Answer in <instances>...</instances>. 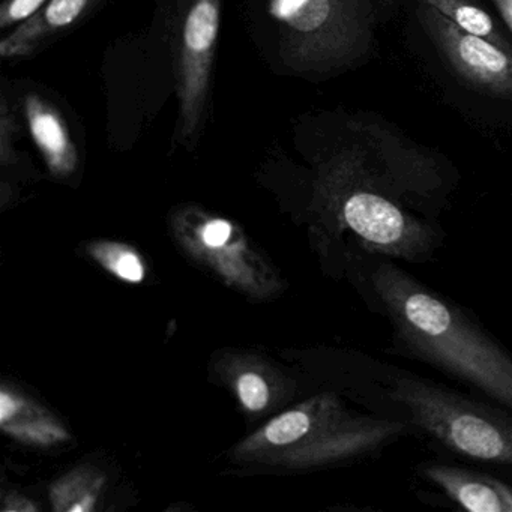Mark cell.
<instances>
[{
  "mask_svg": "<svg viewBox=\"0 0 512 512\" xmlns=\"http://www.w3.org/2000/svg\"><path fill=\"white\" fill-rule=\"evenodd\" d=\"M356 284L388 325L391 350L512 412V353L472 313L394 260L356 253Z\"/></svg>",
  "mask_w": 512,
  "mask_h": 512,
  "instance_id": "obj_1",
  "label": "cell"
},
{
  "mask_svg": "<svg viewBox=\"0 0 512 512\" xmlns=\"http://www.w3.org/2000/svg\"><path fill=\"white\" fill-rule=\"evenodd\" d=\"M368 406L407 422L442 451L512 473V412L476 395L373 359Z\"/></svg>",
  "mask_w": 512,
  "mask_h": 512,
  "instance_id": "obj_2",
  "label": "cell"
},
{
  "mask_svg": "<svg viewBox=\"0 0 512 512\" xmlns=\"http://www.w3.org/2000/svg\"><path fill=\"white\" fill-rule=\"evenodd\" d=\"M268 13L293 67H317L350 52L355 26L349 0H269Z\"/></svg>",
  "mask_w": 512,
  "mask_h": 512,
  "instance_id": "obj_3",
  "label": "cell"
},
{
  "mask_svg": "<svg viewBox=\"0 0 512 512\" xmlns=\"http://www.w3.org/2000/svg\"><path fill=\"white\" fill-rule=\"evenodd\" d=\"M223 0H190L178 32L176 89L179 136L193 139L202 124L211 88Z\"/></svg>",
  "mask_w": 512,
  "mask_h": 512,
  "instance_id": "obj_4",
  "label": "cell"
},
{
  "mask_svg": "<svg viewBox=\"0 0 512 512\" xmlns=\"http://www.w3.org/2000/svg\"><path fill=\"white\" fill-rule=\"evenodd\" d=\"M421 20L452 67L473 85L512 100V55L484 38L467 34L427 5Z\"/></svg>",
  "mask_w": 512,
  "mask_h": 512,
  "instance_id": "obj_5",
  "label": "cell"
},
{
  "mask_svg": "<svg viewBox=\"0 0 512 512\" xmlns=\"http://www.w3.org/2000/svg\"><path fill=\"white\" fill-rule=\"evenodd\" d=\"M418 476L449 505L470 512H512V484L482 470L442 460L418 466Z\"/></svg>",
  "mask_w": 512,
  "mask_h": 512,
  "instance_id": "obj_6",
  "label": "cell"
},
{
  "mask_svg": "<svg viewBox=\"0 0 512 512\" xmlns=\"http://www.w3.org/2000/svg\"><path fill=\"white\" fill-rule=\"evenodd\" d=\"M104 0H49L32 19L17 26L0 43L4 59L25 58L71 31L91 16Z\"/></svg>",
  "mask_w": 512,
  "mask_h": 512,
  "instance_id": "obj_7",
  "label": "cell"
},
{
  "mask_svg": "<svg viewBox=\"0 0 512 512\" xmlns=\"http://www.w3.org/2000/svg\"><path fill=\"white\" fill-rule=\"evenodd\" d=\"M25 115L32 140L49 169L58 176L73 172L79 154L59 110L40 95L29 94L25 98Z\"/></svg>",
  "mask_w": 512,
  "mask_h": 512,
  "instance_id": "obj_8",
  "label": "cell"
},
{
  "mask_svg": "<svg viewBox=\"0 0 512 512\" xmlns=\"http://www.w3.org/2000/svg\"><path fill=\"white\" fill-rule=\"evenodd\" d=\"M422 2L448 17L467 34L484 38L512 55V47L506 43L502 35L497 34L491 17L476 5L470 4L467 0H422Z\"/></svg>",
  "mask_w": 512,
  "mask_h": 512,
  "instance_id": "obj_9",
  "label": "cell"
},
{
  "mask_svg": "<svg viewBox=\"0 0 512 512\" xmlns=\"http://www.w3.org/2000/svg\"><path fill=\"white\" fill-rule=\"evenodd\" d=\"M313 428L310 415L305 412L284 413L280 418L272 421L266 428V437L274 445H289L307 436Z\"/></svg>",
  "mask_w": 512,
  "mask_h": 512,
  "instance_id": "obj_10",
  "label": "cell"
},
{
  "mask_svg": "<svg viewBox=\"0 0 512 512\" xmlns=\"http://www.w3.org/2000/svg\"><path fill=\"white\" fill-rule=\"evenodd\" d=\"M98 257L101 262L115 272L118 277L124 278L127 281H142L143 266L140 263L139 257L136 254L128 251L124 247H116V245H107V247H100L97 250Z\"/></svg>",
  "mask_w": 512,
  "mask_h": 512,
  "instance_id": "obj_11",
  "label": "cell"
},
{
  "mask_svg": "<svg viewBox=\"0 0 512 512\" xmlns=\"http://www.w3.org/2000/svg\"><path fill=\"white\" fill-rule=\"evenodd\" d=\"M47 2L49 0H5L0 7V29H16L46 7Z\"/></svg>",
  "mask_w": 512,
  "mask_h": 512,
  "instance_id": "obj_12",
  "label": "cell"
},
{
  "mask_svg": "<svg viewBox=\"0 0 512 512\" xmlns=\"http://www.w3.org/2000/svg\"><path fill=\"white\" fill-rule=\"evenodd\" d=\"M239 397L250 410H260L266 406L269 398L268 385L262 377L247 373L238 382Z\"/></svg>",
  "mask_w": 512,
  "mask_h": 512,
  "instance_id": "obj_13",
  "label": "cell"
},
{
  "mask_svg": "<svg viewBox=\"0 0 512 512\" xmlns=\"http://www.w3.org/2000/svg\"><path fill=\"white\" fill-rule=\"evenodd\" d=\"M19 134L16 116L11 112L8 101L2 97L0 103V158L2 163H8L14 155V140Z\"/></svg>",
  "mask_w": 512,
  "mask_h": 512,
  "instance_id": "obj_14",
  "label": "cell"
},
{
  "mask_svg": "<svg viewBox=\"0 0 512 512\" xmlns=\"http://www.w3.org/2000/svg\"><path fill=\"white\" fill-rule=\"evenodd\" d=\"M232 226L227 221L215 220L206 224L202 232V239L208 247L220 248L229 241Z\"/></svg>",
  "mask_w": 512,
  "mask_h": 512,
  "instance_id": "obj_15",
  "label": "cell"
},
{
  "mask_svg": "<svg viewBox=\"0 0 512 512\" xmlns=\"http://www.w3.org/2000/svg\"><path fill=\"white\" fill-rule=\"evenodd\" d=\"M494 4H496L500 16L512 31V0H494Z\"/></svg>",
  "mask_w": 512,
  "mask_h": 512,
  "instance_id": "obj_16",
  "label": "cell"
},
{
  "mask_svg": "<svg viewBox=\"0 0 512 512\" xmlns=\"http://www.w3.org/2000/svg\"><path fill=\"white\" fill-rule=\"evenodd\" d=\"M2 404H0V413H2V421L10 418V413L14 412V403L7 394H2Z\"/></svg>",
  "mask_w": 512,
  "mask_h": 512,
  "instance_id": "obj_17",
  "label": "cell"
}]
</instances>
